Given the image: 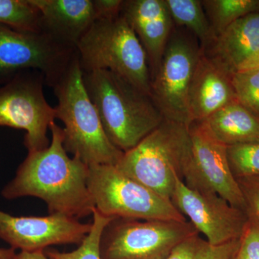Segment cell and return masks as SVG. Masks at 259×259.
Here are the masks:
<instances>
[{
    "label": "cell",
    "instance_id": "cell-1",
    "mask_svg": "<svg viewBox=\"0 0 259 259\" xmlns=\"http://www.w3.org/2000/svg\"><path fill=\"white\" fill-rule=\"evenodd\" d=\"M49 147L28 152L15 177L2 191L7 199L35 197L47 203L50 214L79 220L95 208L88 187L89 166L69 157L64 146V131L54 122Z\"/></svg>",
    "mask_w": 259,
    "mask_h": 259
},
{
    "label": "cell",
    "instance_id": "cell-2",
    "mask_svg": "<svg viewBox=\"0 0 259 259\" xmlns=\"http://www.w3.org/2000/svg\"><path fill=\"white\" fill-rule=\"evenodd\" d=\"M83 81L107 137L122 152L165 120L148 94L109 70L83 72Z\"/></svg>",
    "mask_w": 259,
    "mask_h": 259
},
{
    "label": "cell",
    "instance_id": "cell-3",
    "mask_svg": "<svg viewBox=\"0 0 259 259\" xmlns=\"http://www.w3.org/2000/svg\"><path fill=\"white\" fill-rule=\"evenodd\" d=\"M58 99L56 119L64 124V146L67 153L88 165L115 166L123 153L107 137L100 116L83 81L78 54L54 86Z\"/></svg>",
    "mask_w": 259,
    "mask_h": 259
},
{
    "label": "cell",
    "instance_id": "cell-4",
    "mask_svg": "<svg viewBox=\"0 0 259 259\" xmlns=\"http://www.w3.org/2000/svg\"><path fill=\"white\" fill-rule=\"evenodd\" d=\"M191 159L189 126L164 120L137 146L124 152L115 166L171 201L177 180L184 181Z\"/></svg>",
    "mask_w": 259,
    "mask_h": 259
},
{
    "label": "cell",
    "instance_id": "cell-5",
    "mask_svg": "<svg viewBox=\"0 0 259 259\" xmlns=\"http://www.w3.org/2000/svg\"><path fill=\"white\" fill-rule=\"evenodd\" d=\"M83 72L109 70L151 96L147 55L121 14L97 18L76 45Z\"/></svg>",
    "mask_w": 259,
    "mask_h": 259
},
{
    "label": "cell",
    "instance_id": "cell-6",
    "mask_svg": "<svg viewBox=\"0 0 259 259\" xmlns=\"http://www.w3.org/2000/svg\"><path fill=\"white\" fill-rule=\"evenodd\" d=\"M88 187L95 209L107 217L187 221L171 201L126 176L115 166H89Z\"/></svg>",
    "mask_w": 259,
    "mask_h": 259
},
{
    "label": "cell",
    "instance_id": "cell-7",
    "mask_svg": "<svg viewBox=\"0 0 259 259\" xmlns=\"http://www.w3.org/2000/svg\"><path fill=\"white\" fill-rule=\"evenodd\" d=\"M201 53L197 37L175 26L151 78V97L165 120L190 125L189 91Z\"/></svg>",
    "mask_w": 259,
    "mask_h": 259
},
{
    "label": "cell",
    "instance_id": "cell-8",
    "mask_svg": "<svg viewBox=\"0 0 259 259\" xmlns=\"http://www.w3.org/2000/svg\"><path fill=\"white\" fill-rule=\"evenodd\" d=\"M77 55L44 30L23 31L0 25V86L17 75L37 71L54 88Z\"/></svg>",
    "mask_w": 259,
    "mask_h": 259
},
{
    "label": "cell",
    "instance_id": "cell-9",
    "mask_svg": "<svg viewBox=\"0 0 259 259\" xmlns=\"http://www.w3.org/2000/svg\"><path fill=\"white\" fill-rule=\"evenodd\" d=\"M190 221L115 218L100 243L101 259H166L177 245L197 234Z\"/></svg>",
    "mask_w": 259,
    "mask_h": 259
},
{
    "label": "cell",
    "instance_id": "cell-10",
    "mask_svg": "<svg viewBox=\"0 0 259 259\" xmlns=\"http://www.w3.org/2000/svg\"><path fill=\"white\" fill-rule=\"evenodd\" d=\"M44 83L41 73L27 71L0 86V126L24 130L28 152L50 145L48 131L55 122L56 112L44 96Z\"/></svg>",
    "mask_w": 259,
    "mask_h": 259
},
{
    "label": "cell",
    "instance_id": "cell-11",
    "mask_svg": "<svg viewBox=\"0 0 259 259\" xmlns=\"http://www.w3.org/2000/svg\"><path fill=\"white\" fill-rule=\"evenodd\" d=\"M192 159L183 182L193 190L212 192L246 212L243 194L228 161V146L214 136L204 121L189 125Z\"/></svg>",
    "mask_w": 259,
    "mask_h": 259
},
{
    "label": "cell",
    "instance_id": "cell-12",
    "mask_svg": "<svg viewBox=\"0 0 259 259\" xmlns=\"http://www.w3.org/2000/svg\"><path fill=\"white\" fill-rule=\"evenodd\" d=\"M171 202L212 245L241 239L249 219L246 212L233 207L218 194L191 189L180 179Z\"/></svg>",
    "mask_w": 259,
    "mask_h": 259
},
{
    "label": "cell",
    "instance_id": "cell-13",
    "mask_svg": "<svg viewBox=\"0 0 259 259\" xmlns=\"http://www.w3.org/2000/svg\"><path fill=\"white\" fill-rule=\"evenodd\" d=\"M92 223L60 214L45 217H17L0 210V238L15 250L40 251L54 245H79Z\"/></svg>",
    "mask_w": 259,
    "mask_h": 259
},
{
    "label": "cell",
    "instance_id": "cell-14",
    "mask_svg": "<svg viewBox=\"0 0 259 259\" xmlns=\"http://www.w3.org/2000/svg\"><path fill=\"white\" fill-rule=\"evenodd\" d=\"M232 74L224 65L202 49L189 91L191 123L206 120L223 107L238 101Z\"/></svg>",
    "mask_w": 259,
    "mask_h": 259
},
{
    "label": "cell",
    "instance_id": "cell-15",
    "mask_svg": "<svg viewBox=\"0 0 259 259\" xmlns=\"http://www.w3.org/2000/svg\"><path fill=\"white\" fill-rule=\"evenodd\" d=\"M121 15L132 28L147 55L151 79L175 28L165 0H123Z\"/></svg>",
    "mask_w": 259,
    "mask_h": 259
},
{
    "label": "cell",
    "instance_id": "cell-16",
    "mask_svg": "<svg viewBox=\"0 0 259 259\" xmlns=\"http://www.w3.org/2000/svg\"><path fill=\"white\" fill-rule=\"evenodd\" d=\"M40 15L41 29L76 48L97 19L94 0H30Z\"/></svg>",
    "mask_w": 259,
    "mask_h": 259
},
{
    "label": "cell",
    "instance_id": "cell-17",
    "mask_svg": "<svg viewBox=\"0 0 259 259\" xmlns=\"http://www.w3.org/2000/svg\"><path fill=\"white\" fill-rule=\"evenodd\" d=\"M202 49L231 72H236L259 52V11L238 19Z\"/></svg>",
    "mask_w": 259,
    "mask_h": 259
},
{
    "label": "cell",
    "instance_id": "cell-18",
    "mask_svg": "<svg viewBox=\"0 0 259 259\" xmlns=\"http://www.w3.org/2000/svg\"><path fill=\"white\" fill-rule=\"evenodd\" d=\"M204 122L227 146L259 143V117L238 101L223 107Z\"/></svg>",
    "mask_w": 259,
    "mask_h": 259
},
{
    "label": "cell",
    "instance_id": "cell-19",
    "mask_svg": "<svg viewBox=\"0 0 259 259\" xmlns=\"http://www.w3.org/2000/svg\"><path fill=\"white\" fill-rule=\"evenodd\" d=\"M174 25L187 29L197 37L202 49L212 44L213 37L200 0H165Z\"/></svg>",
    "mask_w": 259,
    "mask_h": 259
},
{
    "label": "cell",
    "instance_id": "cell-20",
    "mask_svg": "<svg viewBox=\"0 0 259 259\" xmlns=\"http://www.w3.org/2000/svg\"><path fill=\"white\" fill-rule=\"evenodd\" d=\"M201 2L209 21L213 40L238 19L259 11V0H202Z\"/></svg>",
    "mask_w": 259,
    "mask_h": 259
},
{
    "label": "cell",
    "instance_id": "cell-21",
    "mask_svg": "<svg viewBox=\"0 0 259 259\" xmlns=\"http://www.w3.org/2000/svg\"><path fill=\"white\" fill-rule=\"evenodd\" d=\"M239 245L240 240L212 245L197 233L181 242L166 259H232Z\"/></svg>",
    "mask_w": 259,
    "mask_h": 259
},
{
    "label": "cell",
    "instance_id": "cell-22",
    "mask_svg": "<svg viewBox=\"0 0 259 259\" xmlns=\"http://www.w3.org/2000/svg\"><path fill=\"white\" fill-rule=\"evenodd\" d=\"M0 25L23 31L42 30L40 13L30 0H0Z\"/></svg>",
    "mask_w": 259,
    "mask_h": 259
},
{
    "label": "cell",
    "instance_id": "cell-23",
    "mask_svg": "<svg viewBox=\"0 0 259 259\" xmlns=\"http://www.w3.org/2000/svg\"><path fill=\"white\" fill-rule=\"evenodd\" d=\"M93 218L91 231L76 249L71 252L45 250L47 256L51 259H101L100 243L102 233L107 225L115 218L107 217L95 208L93 211Z\"/></svg>",
    "mask_w": 259,
    "mask_h": 259
},
{
    "label": "cell",
    "instance_id": "cell-24",
    "mask_svg": "<svg viewBox=\"0 0 259 259\" xmlns=\"http://www.w3.org/2000/svg\"><path fill=\"white\" fill-rule=\"evenodd\" d=\"M228 161L235 178L259 176V143L229 146Z\"/></svg>",
    "mask_w": 259,
    "mask_h": 259
},
{
    "label": "cell",
    "instance_id": "cell-25",
    "mask_svg": "<svg viewBox=\"0 0 259 259\" xmlns=\"http://www.w3.org/2000/svg\"><path fill=\"white\" fill-rule=\"evenodd\" d=\"M232 83L238 102L259 117V69L236 71Z\"/></svg>",
    "mask_w": 259,
    "mask_h": 259
},
{
    "label": "cell",
    "instance_id": "cell-26",
    "mask_svg": "<svg viewBox=\"0 0 259 259\" xmlns=\"http://www.w3.org/2000/svg\"><path fill=\"white\" fill-rule=\"evenodd\" d=\"M248 218L239 247L232 259H259V223Z\"/></svg>",
    "mask_w": 259,
    "mask_h": 259
},
{
    "label": "cell",
    "instance_id": "cell-27",
    "mask_svg": "<svg viewBox=\"0 0 259 259\" xmlns=\"http://www.w3.org/2000/svg\"><path fill=\"white\" fill-rule=\"evenodd\" d=\"M244 198L248 217L259 223V176L237 179Z\"/></svg>",
    "mask_w": 259,
    "mask_h": 259
},
{
    "label": "cell",
    "instance_id": "cell-28",
    "mask_svg": "<svg viewBox=\"0 0 259 259\" xmlns=\"http://www.w3.org/2000/svg\"><path fill=\"white\" fill-rule=\"evenodd\" d=\"M97 18H110L120 15L123 0H94Z\"/></svg>",
    "mask_w": 259,
    "mask_h": 259
},
{
    "label": "cell",
    "instance_id": "cell-29",
    "mask_svg": "<svg viewBox=\"0 0 259 259\" xmlns=\"http://www.w3.org/2000/svg\"><path fill=\"white\" fill-rule=\"evenodd\" d=\"M45 250L40 251L28 252L20 251L17 253L15 259H48Z\"/></svg>",
    "mask_w": 259,
    "mask_h": 259
},
{
    "label": "cell",
    "instance_id": "cell-30",
    "mask_svg": "<svg viewBox=\"0 0 259 259\" xmlns=\"http://www.w3.org/2000/svg\"><path fill=\"white\" fill-rule=\"evenodd\" d=\"M253 69H259V52L256 55L241 65L236 71H248V70Z\"/></svg>",
    "mask_w": 259,
    "mask_h": 259
},
{
    "label": "cell",
    "instance_id": "cell-31",
    "mask_svg": "<svg viewBox=\"0 0 259 259\" xmlns=\"http://www.w3.org/2000/svg\"><path fill=\"white\" fill-rule=\"evenodd\" d=\"M16 255L14 248H0V259H15Z\"/></svg>",
    "mask_w": 259,
    "mask_h": 259
},
{
    "label": "cell",
    "instance_id": "cell-32",
    "mask_svg": "<svg viewBox=\"0 0 259 259\" xmlns=\"http://www.w3.org/2000/svg\"><path fill=\"white\" fill-rule=\"evenodd\" d=\"M48 258H49V257H48ZM48 259H51V258H48Z\"/></svg>",
    "mask_w": 259,
    "mask_h": 259
}]
</instances>
